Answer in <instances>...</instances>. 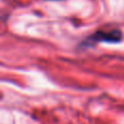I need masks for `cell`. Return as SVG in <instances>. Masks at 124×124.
I'll use <instances>...</instances> for the list:
<instances>
[{
  "label": "cell",
  "instance_id": "obj_2",
  "mask_svg": "<svg viewBox=\"0 0 124 124\" xmlns=\"http://www.w3.org/2000/svg\"><path fill=\"white\" fill-rule=\"evenodd\" d=\"M54 1H56V0H54Z\"/></svg>",
  "mask_w": 124,
  "mask_h": 124
},
{
  "label": "cell",
  "instance_id": "obj_1",
  "mask_svg": "<svg viewBox=\"0 0 124 124\" xmlns=\"http://www.w3.org/2000/svg\"><path fill=\"white\" fill-rule=\"evenodd\" d=\"M122 39V33L119 30L111 31H98L90 35L82 43L84 47H90L98 41H108V43H119Z\"/></svg>",
  "mask_w": 124,
  "mask_h": 124
}]
</instances>
